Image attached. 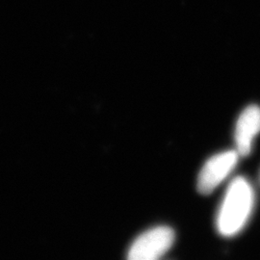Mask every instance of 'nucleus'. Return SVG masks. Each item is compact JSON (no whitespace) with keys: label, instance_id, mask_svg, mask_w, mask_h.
I'll use <instances>...</instances> for the list:
<instances>
[{"label":"nucleus","instance_id":"7ed1b4c3","mask_svg":"<svg viewBox=\"0 0 260 260\" xmlns=\"http://www.w3.org/2000/svg\"><path fill=\"white\" fill-rule=\"evenodd\" d=\"M237 151H225L210 158L203 168L199 180L198 190L201 194L208 195L228 177L238 161Z\"/></svg>","mask_w":260,"mask_h":260},{"label":"nucleus","instance_id":"f03ea898","mask_svg":"<svg viewBox=\"0 0 260 260\" xmlns=\"http://www.w3.org/2000/svg\"><path fill=\"white\" fill-rule=\"evenodd\" d=\"M175 241V233L168 226H158L146 232L132 244L130 260H155L167 252Z\"/></svg>","mask_w":260,"mask_h":260},{"label":"nucleus","instance_id":"f257e3e1","mask_svg":"<svg viewBox=\"0 0 260 260\" xmlns=\"http://www.w3.org/2000/svg\"><path fill=\"white\" fill-rule=\"evenodd\" d=\"M253 205V192L244 177H236L229 187L218 216V231L223 236L239 233Z\"/></svg>","mask_w":260,"mask_h":260},{"label":"nucleus","instance_id":"20e7f679","mask_svg":"<svg viewBox=\"0 0 260 260\" xmlns=\"http://www.w3.org/2000/svg\"><path fill=\"white\" fill-rule=\"evenodd\" d=\"M260 132V108L251 105L242 112L235 128V141L239 155L246 156L251 152L253 138Z\"/></svg>","mask_w":260,"mask_h":260}]
</instances>
